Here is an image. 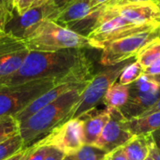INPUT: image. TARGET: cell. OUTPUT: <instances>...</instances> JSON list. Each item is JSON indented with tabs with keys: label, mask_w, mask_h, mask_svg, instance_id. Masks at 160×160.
I'll list each match as a JSON object with an SVG mask.
<instances>
[{
	"label": "cell",
	"mask_w": 160,
	"mask_h": 160,
	"mask_svg": "<svg viewBox=\"0 0 160 160\" xmlns=\"http://www.w3.org/2000/svg\"><path fill=\"white\" fill-rule=\"evenodd\" d=\"M27 150H28V146L24 147L23 149H22L21 151H19L18 153H16L15 155H13L12 157L8 158V159L6 160H22L24 158L26 153H27Z\"/></svg>",
	"instance_id": "30"
},
{
	"label": "cell",
	"mask_w": 160,
	"mask_h": 160,
	"mask_svg": "<svg viewBox=\"0 0 160 160\" xmlns=\"http://www.w3.org/2000/svg\"><path fill=\"white\" fill-rule=\"evenodd\" d=\"M89 81L68 91L52 103L38 111L28 119L20 123V135L25 147L42 139L69 120Z\"/></svg>",
	"instance_id": "2"
},
{
	"label": "cell",
	"mask_w": 160,
	"mask_h": 160,
	"mask_svg": "<svg viewBox=\"0 0 160 160\" xmlns=\"http://www.w3.org/2000/svg\"><path fill=\"white\" fill-rule=\"evenodd\" d=\"M20 134V124L14 116L0 118V142Z\"/></svg>",
	"instance_id": "21"
},
{
	"label": "cell",
	"mask_w": 160,
	"mask_h": 160,
	"mask_svg": "<svg viewBox=\"0 0 160 160\" xmlns=\"http://www.w3.org/2000/svg\"><path fill=\"white\" fill-rule=\"evenodd\" d=\"M154 3H155V4H156L157 6H158V8H159V10H160V0H157V1H155ZM158 21H159V22H160V19H159V20H158Z\"/></svg>",
	"instance_id": "37"
},
{
	"label": "cell",
	"mask_w": 160,
	"mask_h": 160,
	"mask_svg": "<svg viewBox=\"0 0 160 160\" xmlns=\"http://www.w3.org/2000/svg\"><path fill=\"white\" fill-rule=\"evenodd\" d=\"M63 82L58 80H36L21 84H0V118L15 116L39 96Z\"/></svg>",
	"instance_id": "4"
},
{
	"label": "cell",
	"mask_w": 160,
	"mask_h": 160,
	"mask_svg": "<svg viewBox=\"0 0 160 160\" xmlns=\"http://www.w3.org/2000/svg\"><path fill=\"white\" fill-rule=\"evenodd\" d=\"M62 160H73L72 159V158H71V156H66Z\"/></svg>",
	"instance_id": "38"
},
{
	"label": "cell",
	"mask_w": 160,
	"mask_h": 160,
	"mask_svg": "<svg viewBox=\"0 0 160 160\" xmlns=\"http://www.w3.org/2000/svg\"><path fill=\"white\" fill-rule=\"evenodd\" d=\"M93 10L91 0H72L57 13L52 21L65 27L84 19Z\"/></svg>",
	"instance_id": "14"
},
{
	"label": "cell",
	"mask_w": 160,
	"mask_h": 160,
	"mask_svg": "<svg viewBox=\"0 0 160 160\" xmlns=\"http://www.w3.org/2000/svg\"><path fill=\"white\" fill-rule=\"evenodd\" d=\"M143 74L142 67L135 60L134 62L130 63L126 68L123 70L119 77V83L123 85H129L136 82L142 75Z\"/></svg>",
	"instance_id": "23"
},
{
	"label": "cell",
	"mask_w": 160,
	"mask_h": 160,
	"mask_svg": "<svg viewBox=\"0 0 160 160\" xmlns=\"http://www.w3.org/2000/svg\"><path fill=\"white\" fill-rule=\"evenodd\" d=\"M126 127L133 136L151 134L160 128V112L127 119Z\"/></svg>",
	"instance_id": "16"
},
{
	"label": "cell",
	"mask_w": 160,
	"mask_h": 160,
	"mask_svg": "<svg viewBox=\"0 0 160 160\" xmlns=\"http://www.w3.org/2000/svg\"><path fill=\"white\" fill-rule=\"evenodd\" d=\"M13 10L16 14L21 15L26 12L28 9L37 8L36 0H12Z\"/></svg>",
	"instance_id": "24"
},
{
	"label": "cell",
	"mask_w": 160,
	"mask_h": 160,
	"mask_svg": "<svg viewBox=\"0 0 160 160\" xmlns=\"http://www.w3.org/2000/svg\"><path fill=\"white\" fill-rule=\"evenodd\" d=\"M107 153L96 145L83 144L71 156L73 160H102Z\"/></svg>",
	"instance_id": "20"
},
{
	"label": "cell",
	"mask_w": 160,
	"mask_h": 160,
	"mask_svg": "<svg viewBox=\"0 0 160 160\" xmlns=\"http://www.w3.org/2000/svg\"><path fill=\"white\" fill-rule=\"evenodd\" d=\"M52 148V146L45 143L43 139H40L28 146L27 153L22 160H44Z\"/></svg>",
	"instance_id": "22"
},
{
	"label": "cell",
	"mask_w": 160,
	"mask_h": 160,
	"mask_svg": "<svg viewBox=\"0 0 160 160\" xmlns=\"http://www.w3.org/2000/svg\"><path fill=\"white\" fill-rule=\"evenodd\" d=\"M29 52L24 39L0 31V79L15 73L22 66Z\"/></svg>",
	"instance_id": "8"
},
{
	"label": "cell",
	"mask_w": 160,
	"mask_h": 160,
	"mask_svg": "<svg viewBox=\"0 0 160 160\" xmlns=\"http://www.w3.org/2000/svg\"><path fill=\"white\" fill-rule=\"evenodd\" d=\"M153 81H155L158 85H160V74L158 75H148Z\"/></svg>",
	"instance_id": "36"
},
{
	"label": "cell",
	"mask_w": 160,
	"mask_h": 160,
	"mask_svg": "<svg viewBox=\"0 0 160 160\" xmlns=\"http://www.w3.org/2000/svg\"><path fill=\"white\" fill-rule=\"evenodd\" d=\"M0 8L8 11H14L12 7V0H0Z\"/></svg>",
	"instance_id": "32"
},
{
	"label": "cell",
	"mask_w": 160,
	"mask_h": 160,
	"mask_svg": "<svg viewBox=\"0 0 160 160\" xmlns=\"http://www.w3.org/2000/svg\"><path fill=\"white\" fill-rule=\"evenodd\" d=\"M153 142L151 134L135 135L123 146L128 160H145L150 156V147Z\"/></svg>",
	"instance_id": "15"
},
{
	"label": "cell",
	"mask_w": 160,
	"mask_h": 160,
	"mask_svg": "<svg viewBox=\"0 0 160 160\" xmlns=\"http://www.w3.org/2000/svg\"><path fill=\"white\" fill-rule=\"evenodd\" d=\"M85 82H87V81H85ZM82 82H63V83L55 85L54 87L51 88L50 90H48L47 92H45L44 94L39 96L38 98H36L32 103H30L25 109H23L21 112L16 114L14 117L19 122V124L25 121L30 116H32L34 113H36L38 111H39L43 107L47 106L48 104L52 103V101L57 99L59 97H61L62 95H64L68 91L75 88L76 86H78L79 84H81Z\"/></svg>",
	"instance_id": "12"
},
{
	"label": "cell",
	"mask_w": 160,
	"mask_h": 160,
	"mask_svg": "<svg viewBox=\"0 0 160 160\" xmlns=\"http://www.w3.org/2000/svg\"><path fill=\"white\" fill-rule=\"evenodd\" d=\"M110 111V119L104 127L99 139L95 144L106 153L123 146L133 137L126 127L127 118L122 114L120 110Z\"/></svg>",
	"instance_id": "11"
},
{
	"label": "cell",
	"mask_w": 160,
	"mask_h": 160,
	"mask_svg": "<svg viewBox=\"0 0 160 160\" xmlns=\"http://www.w3.org/2000/svg\"><path fill=\"white\" fill-rule=\"evenodd\" d=\"M158 21L146 23H135L122 17H114L95 28L87 36L92 49H104L110 43L146 30L153 26Z\"/></svg>",
	"instance_id": "7"
},
{
	"label": "cell",
	"mask_w": 160,
	"mask_h": 160,
	"mask_svg": "<svg viewBox=\"0 0 160 160\" xmlns=\"http://www.w3.org/2000/svg\"><path fill=\"white\" fill-rule=\"evenodd\" d=\"M135 59L143 70L160 64V38L147 44L135 56Z\"/></svg>",
	"instance_id": "18"
},
{
	"label": "cell",
	"mask_w": 160,
	"mask_h": 160,
	"mask_svg": "<svg viewBox=\"0 0 160 160\" xmlns=\"http://www.w3.org/2000/svg\"><path fill=\"white\" fill-rule=\"evenodd\" d=\"M14 11H8L0 8V31H4L6 24L11 19Z\"/></svg>",
	"instance_id": "26"
},
{
	"label": "cell",
	"mask_w": 160,
	"mask_h": 160,
	"mask_svg": "<svg viewBox=\"0 0 160 160\" xmlns=\"http://www.w3.org/2000/svg\"><path fill=\"white\" fill-rule=\"evenodd\" d=\"M131 60L132 59H129L115 66L107 67L105 69L94 74L83 89L80 100L71 113L69 120L82 118L93 112L95 108L103 101L106 93L119 79L126 67L132 63Z\"/></svg>",
	"instance_id": "5"
},
{
	"label": "cell",
	"mask_w": 160,
	"mask_h": 160,
	"mask_svg": "<svg viewBox=\"0 0 160 160\" xmlns=\"http://www.w3.org/2000/svg\"><path fill=\"white\" fill-rule=\"evenodd\" d=\"M145 160H154V159H153L152 158H150V157H149V158H146Z\"/></svg>",
	"instance_id": "40"
},
{
	"label": "cell",
	"mask_w": 160,
	"mask_h": 160,
	"mask_svg": "<svg viewBox=\"0 0 160 160\" xmlns=\"http://www.w3.org/2000/svg\"><path fill=\"white\" fill-rule=\"evenodd\" d=\"M110 115L111 111L109 109H105L93 114L91 112L81 118L82 121V134L84 144L95 145L97 143L104 127L110 119Z\"/></svg>",
	"instance_id": "13"
},
{
	"label": "cell",
	"mask_w": 160,
	"mask_h": 160,
	"mask_svg": "<svg viewBox=\"0 0 160 160\" xmlns=\"http://www.w3.org/2000/svg\"><path fill=\"white\" fill-rule=\"evenodd\" d=\"M56 9L50 1L42 6L28 9L23 14L13 13L8 22L4 31L20 38H26L38 25L44 20H53L56 16Z\"/></svg>",
	"instance_id": "9"
},
{
	"label": "cell",
	"mask_w": 160,
	"mask_h": 160,
	"mask_svg": "<svg viewBox=\"0 0 160 160\" xmlns=\"http://www.w3.org/2000/svg\"><path fill=\"white\" fill-rule=\"evenodd\" d=\"M143 74H145V75H158L160 74V64L144 69Z\"/></svg>",
	"instance_id": "31"
},
{
	"label": "cell",
	"mask_w": 160,
	"mask_h": 160,
	"mask_svg": "<svg viewBox=\"0 0 160 160\" xmlns=\"http://www.w3.org/2000/svg\"><path fill=\"white\" fill-rule=\"evenodd\" d=\"M160 112V98L153 105L151 106L146 112H144L142 115H146V114H150V113H153V112Z\"/></svg>",
	"instance_id": "33"
},
{
	"label": "cell",
	"mask_w": 160,
	"mask_h": 160,
	"mask_svg": "<svg viewBox=\"0 0 160 160\" xmlns=\"http://www.w3.org/2000/svg\"><path fill=\"white\" fill-rule=\"evenodd\" d=\"M65 157H66V155L63 152L52 147L51 152L49 153V155L46 157V158L44 160H62Z\"/></svg>",
	"instance_id": "27"
},
{
	"label": "cell",
	"mask_w": 160,
	"mask_h": 160,
	"mask_svg": "<svg viewBox=\"0 0 160 160\" xmlns=\"http://www.w3.org/2000/svg\"><path fill=\"white\" fill-rule=\"evenodd\" d=\"M128 98L129 86L115 82L106 93L102 102L106 106V109L120 110L127 104Z\"/></svg>",
	"instance_id": "17"
},
{
	"label": "cell",
	"mask_w": 160,
	"mask_h": 160,
	"mask_svg": "<svg viewBox=\"0 0 160 160\" xmlns=\"http://www.w3.org/2000/svg\"><path fill=\"white\" fill-rule=\"evenodd\" d=\"M160 38V22L150 28L117 39L107 45L101 53L99 63L104 67H112L132 59L150 42Z\"/></svg>",
	"instance_id": "6"
},
{
	"label": "cell",
	"mask_w": 160,
	"mask_h": 160,
	"mask_svg": "<svg viewBox=\"0 0 160 160\" xmlns=\"http://www.w3.org/2000/svg\"><path fill=\"white\" fill-rule=\"evenodd\" d=\"M42 139L47 145L60 150L66 156L73 155L84 144L82 121L81 118L70 119Z\"/></svg>",
	"instance_id": "10"
},
{
	"label": "cell",
	"mask_w": 160,
	"mask_h": 160,
	"mask_svg": "<svg viewBox=\"0 0 160 160\" xmlns=\"http://www.w3.org/2000/svg\"><path fill=\"white\" fill-rule=\"evenodd\" d=\"M150 1H152V2H155V1H157V0H150Z\"/></svg>",
	"instance_id": "41"
},
{
	"label": "cell",
	"mask_w": 160,
	"mask_h": 160,
	"mask_svg": "<svg viewBox=\"0 0 160 160\" xmlns=\"http://www.w3.org/2000/svg\"><path fill=\"white\" fill-rule=\"evenodd\" d=\"M24 40L30 51L37 52L92 49L87 37L71 31L49 19L42 21Z\"/></svg>",
	"instance_id": "3"
},
{
	"label": "cell",
	"mask_w": 160,
	"mask_h": 160,
	"mask_svg": "<svg viewBox=\"0 0 160 160\" xmlns=\"http://www.w3.org/2000/svg\"><path fill=\"white\" fill-rule=\"evenodd\" d=\"M150 158H152L154 160H160V150L155 145L154 142L151 144L150 147Z\"/></svg>",
	"instance_id": "29"
},
{
	"label": "cell",
	"mask_w": 160,
	"mask_h": 160,
	"mask_svg": "<svg viewBox=\"0 0 160 160\" xmlns=\"http://www.w3.org/2000/svg\"><path fill=\"white\" fill-rule=\"evenodd\" d=\"M24 143L20 134L14 135L0 142V160H6L12 157L22 149H23Z\"/></svg>",
	"instance_id": "19"
},
{
	"label": "cell",
	"mask_w": 160,
	"mask_h": 160,
	"mask_svg": "<svg viewBox=\"0 0 160 160\" xmlns=\"http://www.w3.org/2000/svg\"><path fill=\"white\" fill-rule=\"evenodd\" d=\"M108 1H110V0H91V5L94 8H96L103 4L107 3Z\"/></svg>",
	"instance_id": "35"
},
{
	"label": "cell",
	"mask_w": 160,
	"mask_h": 160,
	"mask_svg": "<svg viewBox=\"0 0 160 160\" xmlns=\"http://www.w3.org/2000/svg\"><path fill=\"white\" fill-rule=\"evenodd\" d=\"M102 160H128L122 146L107 153Z\"/></svg>",
	"instance_id": "25"
},
{
	"label": "cell",
	"mask_w": 160,
	"mask_h": 160,
	"mask_svg": "<svg viewBox=\"0 0 160 160\" xmlns=\"http://www.w3.org/2000/svg\"><path fill=\"white\" fill-rule=\"evenodd\" d=\"M49 1L52 3V5L56 9V12L58 13L64 7H66L72 0H49ZM57 13H56V15H57Z\"/></svg>",
	"instance_id": "28"
},
{
	"label": "cell",
	"mask_w": 160,
	"mask_h": 160,
	"mask_svg": "<svg viewBox=\"0 0 160 160\" xmlns=\"http://www.w3.org/2000/svg\"><path fill=\"white\" fill-rule=\"evenodd\" d=\"M151 135H152V139H153L155 145L160 150V128L154 131L153 133H151Z\"/></svg>",
	"instance_id": "34"
},
{
	"label": "cell",
	"mask_w": 160,
	"mask_h": 160,
	"mask_svg": "<svg viewBox=\"0 0 160 160\" xmlns=\"http://www.w3.org/2000/svg\"><path fill=\"white\" fill-rule=\"evenodd\" d=\"M93 69V63L82 49L30 51L22 66L15 73L0 79V84L13 85L46 79L81 82L92 79Z\"/></svg>",
	"instance_id": "1"
},
{
	"label": "cell",
	"mask_w": 160,
	"mask_h": 160,
	"mask_svg": "<svg viewBox=\"0 0 160 160\" xmlns=\"http://www.w3.org/2000/svg\"><path fill=\"white\" fill-rule=\"evenodd\" d=\"M136 1H140V2H146V1H150V0H136Z\"/></svg>",
	"instance_id": "39"
}]
</instances>
